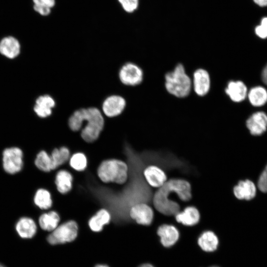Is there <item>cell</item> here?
Here are the masks:
<instances>
[{
	"label": "cell",
	"mask_w": 267,
	"mask_h": 267,
	"mask_svg": "<svg viewBox=\"0 0 267 267\" xmlns=\"http://www.w3.org/2000/svg\"><path fill=\"white\" fill-rule=\"evenodd\" d=\"M164 87L170 95L179 98L188 96L192 90L191 76L184 65L178 63L164 75Z\"/></svg>",
	"instance_id": "cell-1"
},
{
	"label": "cell",
	"mask_w": 267,
	"mask_h": 267,
	"mask_svg": "<svg viewBox=\"0 0 267 267\" xmlns=\"http://www.w3.org/2000/svg\"><path fill=\"white\" fill-rule=\"evenodd\" d=\"M95 267H108L106 265H97Z\"/></svg>",
	"instance_id": "cell-37"
},
{
	"label": "cell",
	"mask_w": 267,
	"mask_h": 267,
	"mask_svg": "<svg viewBox=\"0 0 267 267\" xmlns=\"http://www.w3.org/2000/svg\"><path fill=\"white\" fill-rule=\"evenodd\" d=\"M198 244L204 251L213 252L219 245V239L217 235L211 230H206L202 232L198 238Z\"/></svg>",
	"instance_id": "cell-19"
},
{
	"label": "cell",
	"mask_w": 267,
	"mask_h": 267,
	"mask_svg": "<svg viewBox=\"0 0 267 267\" xmlns=\"http://www.w3.org/2000/svg\"><path fill=\"white\" fill-rule=\"evenodd\" d=\"M130 216L137 223L149 225L153 221L154 213L153 209L149 205L145 203H139L131 207Z\"/></svg>",
	"instance_id": "cell-8"
},
{
	"label": "cell",
	"mask_w": 267,
	"mask_h": 267,
	"mask_svg": "<svg viewBox=\"0 0 267 267\" xmlns=\"http://www.w3.org/2000/svg\"><path fill=\"white\" fill-rule=\"evenodd\" d=\"M160 242L165 247L173 246L178 241L179 232L174 225L164 223L160 225L157 230Z\"/></svg>",
	"instance_id": "cell-12"
},
{
	"label": "cell",
	"mask_w": 267,
	"mask_h": 267,
	"mask_svg": "<svg viewBox=\"0 0 267 267\" xmlns=\"http://www.w3.org/2000/svg\"><path fill=\"white\" fill-rule=\"evenodd\" d=\"M191 77L192 91L199 97L206 95L211 88V78L208 70L203 68H197Z\"/></svg>",
	"instance_id": "cell-7"
},
{
	"label": "cell",
	"mask_w": 267,
	"mask_h": 267,
	"mask_svg": "<svg viewBox=\"0 0 267 267\" xmlns=\"http://www.w3.org/2000/svg\"><path fill=\"white\" fill-rule=\"evenodd\" d=\"M34 10L43 16H47L50 12L51 8L44 4H34Z\"/></svg>",
	"instance_id": "cell-32"
},
{
	"label": "cell",
	"mask_w": 267,
	"mask_h": 267,
	"mask_svg": "<svg viewBox=\"0 0 267 267\" xmlns=\"http://www.w3.org/2000/svg\"><path fill=\"white\" fill-rule=\"evenodd\" d=\"M15 228L18 235L21 238L26 239L32 238L37 231L35 222L28 217L20 218L16 224Z\"/></svg>",
	"instance_id": "cell-18"
},
{
	"label": "cell",
	"mask_w": 267,
	"mask_h": 267,
	"mask_svg": "<svg viewBox=\"0 0 267 267\" xmlns=\"http://www.w3.org/2000/svg\"><path fill=\"white\" fill-rule=\"evenodd\" d=\"M262 79L264 83L267 85V64L265 66L262 71Z\"/></svg>",
	"instance_id": "cell-33"
},
{
	"label": "cell",
	"mask_w": 267,
	"mask_h": 267,
	"mask_svg": "<svg viewBox=\"0 0 267 267\" xmlns=\"http://www.w3.org/2000/svg\"><path fill=\"white\" fill-rule=\"evenodd\" d=\"M224 92L231 101L239 103L246 98L248 93L246 85L240 80H229L226 83Z\"/></svg>",
	"instance_id": "cell-9"
},
{
	"label": "cell",
	"mask_w": 267,
	"mask_h": 267,
	"mask_svg": "<svg viewBox=\"0 0 267 267\" xmlns=\"http://www.w3.org/2000/svg\"><path fill=\"white\" fill-rule=\"evenodd\" d=\"M59 221L60 217L54 211L44 213L39 219V223L42 229L47 231H52L55 229Z\"/></svg>",
	"instance_id": "cell-22"
},
{
	"label": "cell",
	"mask_w": 267,
	"mask_h": 267,
	"mask_svg": "<svg viewBox=\"0 0 267 267\" xmlns=\"http://www.w3.org/2000/svg\"><path fill=\"white\" fill-rule=\"evenodd\" d=\"M35 164L40 170L44 172L53 170L51 156L44 150L41 151L37 154Z\"/></svg>",
	"instance_id": "cell-26"
},
{
	"label": "cell",
	"mask_w": 267,
	"mask_h": 267,
	"mask_svg": "<svg viewBox=\"0 0 267 267\" xmlns=\"http://www.w3.org/2000/svg\"><path fill=\"white\" fill-rule=\"evenodd\" d=\"M246 125L251 134L261 135L267 128V115L262 111L255 112L246 120Z\"/></svg>",
	"instance_id": "cell-13"
},
{
	"label": "cell",
	"mask_w": 267,
	"mask_h": 267,
	"mask_svg": "<svg viewBox=\"0 0 267 267\" xmlns=\"http://www.w3.org/2000/svg\"><path fill=\"white\" fill-rule=\"evenodd\" d=\"M97 175L103 182L122 184L128 179V167L123 161L118 159L106 160L99 166Z\"/></svg>",
	"instance_id": "cell-2"
},
{
	"label": "cell",
	"mask_w": 267,
	"mask_h": 267,
	"mask_svg": "<svg viewBox=\"0 0 267 267\" xmlns=\"http://www.w3.org/2000/svg\"><path fill=\"white\" fill-rule=\"evenodd\" d=\"M0 267H5L0 264Z\"/></svg>",
	"instance_id": "cell-38"
},
{
	"label": "cell",
	"mask_w": 267,
	"mask_h": 267,
	"mask_svg": "<svg viewBox=\"0 0 267 267\" xmlns=\"http://www.w3.org/2000/svg\"><path fill=\"white\" fill-rule=\"evenodd\" d=\"M78 231V224L75 221L66 222L52 231L47 237V241L52 245L71 242L77 237Z\"/></svg>",
	"instance_id": "cell-4"
},
{
	"label": "cell",
	"mask_w": 267,
	"mask_h": 267,
	"mask_svg": "<svg viewBox=\"0 0 267 267\" xmlns=\"http://www.w3.org/2000/svg\"><path fill=\"white\" fill-rule=\"evenodd\" d=\"M258 5L261 7L267 6V0H253Z\"/></svg>",
	"instance_id": "cell-35"
},
{
	"label": "cell",
	"mask_w": 267,
	"mask_h": 267,
	"mask_svg": "<svg viewBox=\"0 0 267 267\" xmlns=\"http://www.w3.org/2000/svg\"><path fill=\"white\" fill-rule=\"evenodd\" d=\"M70 151L66 147L54 149L50 155L53 170L66 162L70 159Z\"/></svg>",
	"instance_id": "cell-24"
},
{
	"label": "cell",
	"mask_w": 267,
	"mask_h": 267,
	"mask_svg": "<svg viewBox=\"0 0 267 267\" xmlns=\"http://www.w3.org/2000/svg\"><path fill=\"white\" fill-rule=\"evenodd\" d=\"M235 197L239 200H250L256 194V187L249 179L240 180L233 188Z\"/></svg>",
	"instance_id": "cell-15"
},
{
	"label": "cell",
	"mask_w": 267,
	"mask_h": 267,
	"mask_svg": "<svg viewBox=\"0 0 267 267\" xmlns=\"http://www.w3.org/2000/svg\"><path fill=\"white\" fill-rule=\"evenodd\" d=\"M176 221L184 226H192L198 224L201 219L199 210L195 206H189L179 211L175 216Z\"/></svg>",
	"instance_id": "cell-14"
},
{
	"label": "cell",
	"mask_w": 267,
	"mask_h": 267,
	"mask_svg": "<svg viewBox=\"0 0 267 267\" xmlns=\"http://www.w3.org/2000/svg\"><path fill=\"white\" fill-rule=\"evenodd\" d=\"M55 106V101L51 96L43 95L36 99L34 111L39 117L46 118L51 114Z\"/></svg>",
	"instance_id": "cell-16"
},
{
	"label": "cell",
	"mask_w": 267,
	"mask_h": 267,
	"mask_svg": "<svg viewBox=\"0 0 267 267\" xmlns=\"http://www.w3.org/2000/svg\"><path fill=\"white\" fill-rule=\"evenodd\" d=\"M84 122L81 109L75 111L68 119V126L70 129L76 132L79 131L82 127Z\"/></svg>",
	"instance_id": "cell-28"
},
{
	"label": "cell",
	"mask_w": 267,
	"mask_h": 267,
	"mask_svg": "<svg viewBox=\"0 0 267 267\" xmlns=\"http://www.w3.org/2000/svg\"><path fill=\"white\" fill-rule=\"evenodd\" d=\"M111 220L109 212L104 209H100L89 221V226L94 232L101 231L103 226L109 223Z\"/></svg>",
	"instance_id": "cell-20"
},
{
	"label": "cell",
	"mask_w": 267,
	"mask_h": 267,
	"mask_svg": "<svg viewBox=\"0 0 267 267\" xmlns=\"http://www.w3.org/2000/svg\"><path fill=\"white\" fill-rule=\"evenodd\" d=\"M73 177L70 173L65 170L57 172L55 183L59 192L64 194L68 193L72 188Z\"/></svg>",
	"instance_id": "cell-21"
},
{
	"label": "cell",
	"mask_w": 267,
	"mask_h": 267,
	"mask_svg": "<svg viewBox=\"0 0 267 267\" xmlns=\"http://www.w3.org/2000/svg\"><path fill=\"white\" fill-rule=\"evenodd\" d=\"M126 105L125 99L118 95L107 97L102 103L104 114L108 117H114L121 114Z\"/></svg>",
	"instance_id": "cell-10"
},
{
	"label": "cell",
	"mask_w": 267,
	"mask_h": 267,
	"mask_svg": "<svg viewBox=\"0 0 267 267\" xmlns=\"http://www.w3.org/2000/svg\"><path fill=\"white\" fill-rule=\"evenodd\" d=\"M83 122L86 124L81 133L82 138L87 142H92L99 137L104 127L101 112L95 107L81 109Z\"/></svg>",
	"instance_id": "cell-3"
},
{
	"label": "cell",
	"mask_w": 267,
	"mask_h": 267,
	"mask_svg": "<svg viewBox=\"0 0 267 267\" xmlns=\"http://www.w3.org/2000/svg\"><path fill=\"white\" fill-rule=\"evenodd\" d=\"M247 96L250 103L254 106H262L267 102V91L261 86L251 88Z\"/></svg>",
	"instance_id": "cell-23"
},
{
	"label": "cell",
	"mask_w": 267,
	"mask_h": 267,
	"mask_svg": "<svg viewBox=\"0 0 267 267\" xmlns=\"http://www.w3.org/2000/svg\"><path fill=\"white\" fill-rule=\"evenodd\" d=\"M20 52V44L18 41L11 36L2 39L0 42V53L10 59L17 57Z\"/></svg>",
	"instance_id": "cell-17"
},
{
	"label": "cell",
	"mask_w": 267,
	"mask_h": 267,
	"mask_svg": "<svg viewBox=\"0 0 267 267\" xmlns=\"http://www.w3.org/2000/svg\"><path fill=\"white\" fill-rule=\"evenodd\" d=\"M42 2L45 5L51 8L55 5V0H41Z\"/></svg>",
	"instance_id": "cell-34"
},
{
	"label": "cell",
	"mask_w": 267,
	"mask_h": 267,
	"mask_svg": "<svg viewBox=\"0 0 267 267\" xmlns=\"http://www.w3.org/2000/svg\"><path fill=\"white\" fill-rule=\"evenodd\" d=\"M143 176L150 186L158 189L161 187L168 180L166 173L155 165L147 167L143 171Z\"/></svg>",
	"instance_id": "cell-11"
},
{
	"label": "cell",
	"mask_w": 267,
	"mask_h": 267,
	"mask_svg": "<svg viewBox=\"0 0 267 267\" xmlns=\"http://www.w3.org/2000/svg\"><path fill=\"white\" fill-rule=\"evenodd\" d=\"M255 33L261 39L267 38V16L262 18L260 24L255 27Z\"/></svg>",
	"instance_id": "cell-30"
},
{
	"label": "cell",
	"mask_w": 267,
	"mask_h": 267,
	"mask_svg": "<svg viewBox=\"0 0 267 267\" xmlns=\"http://www.w3.org/2000/svg\"><path fill=\"white\" fill-rule=\"evenodd\" d=\"M139 267H154L149 264H145L141 265Z\"/></svg>",
	"instance_id": "cell-36"
},
{
	"label": "cell",
	"mask_w": 267,
	"mask_h": 267,
	"mask_svg": "<svg viewBox=\"0 0 267 267\" xmlns=\"http://www.w3.org/2000/svg\"><path fill=\"white\" fill-rule=\"evenodd\" d=\"M69 164L75 170L83 171L86 169L87 166V157L83 153H76L70 157Z\"/></svg>",
	"instance_id": "cell-27"
},
{
	"label": "cell",
	"mask_w": 267,
	"mask_h": 267,
	"mask_svg": "<svg viewBox=\"0 0 267 267\" xmlns=\"http://www.w3.org/2000/svg\"><path fill=\"white\" fill-rule=\"evenodd\" d=\"M23 152L21 149L12 147L5 149L2 153V166L8 174H14L22 168Z\"/></svg>",
	"instance_id": "cell-5"
},
{
	"label": "cell",
	"mask_w": 267,
	"mask_h": 267,
	"mask_svg": "<svg viewBox=\"0 0 267 267\" xmlns=\"http://www.w3.org/2000/svg\"><path fill=\"white\" fill-rule=\"evenodd\" d=\"M119 77L123 84L136 86L143 82L144 73L142 68L138 65L132 62H128L120 68Z\"/></svg>",
	"instance_id": "cell-6"
},
{
	"label": "cell",
	"mask_w": 267,
	"mask_h": 267,
	"mask_svg": "<svg viewBox=\"0 0 267 267\" xmlns=\"http://www.w3.org/2000/svg\"><path fill=\"white\" fill-rule=\"evenodd\" d=\"M217 267V266H213V267Z\"/></svg>",
	"instance_id": "cell-39"
},
{
	"label": "cell",
	"mask_w": 267,
	"mask_h": 267,
	"mask_svg": "<svg viewBox=\"0 0 267 267\" xmlns=\"http://www.w3.org/2000/svg\"><path fill=\"white\" fill-rule=\"evenodd\" d=\"M34 202L37 206L43 210L49 209L52 204L50 192L44 188H40L36 191Z\"/></svg>",
	"instance_id": "cell-25"
},
{
	"label": "cell",
	"mask_w": 267,
	"mask_h": 267,
	"mask_svg": "<svg viewBox=\"0 0 267 267\" xmlns=\"http://www.w3.org/2000/svg\"><path fill=\"white\" fill-rule=\"evenodd\" d=\"M122 8L127 12L132 13L137 9L139 0H118Z\"/></svg>",
	"instance_id": "cell-29"
},
{
	"label": "cell",
	"mask_w": 267,
	"mask_h": 267,
	"mask_svg": "<svg viewBox=\"0 0 267 267\" xmlns=\"http://www.w3.org/2000/svg\"><path fill=\"white\" fill-rule=\"evenodd\" d=\"M258 187L262 192L267 193V165L259 177Z\"/></svg>",
	"instance_id": "cell-31"
}]
</instances>
